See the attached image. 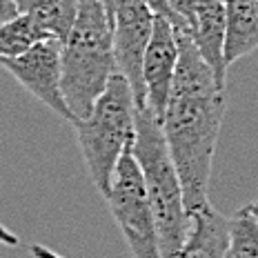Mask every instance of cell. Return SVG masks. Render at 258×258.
<instances>
[{
    "label": "cell",
    "mask_w": 258,
    "mask_h": 258,
    "mask_svg": "<svg viewBox=\"0 0 258 258\" xmlns=\"http://www.w3.org/2000/svg\"><path fill=\"white\" fill-rule=\"evenodd\" d=\"M176 64H178V40L176 29L167 18H156L152 38L143 58V87H145V107L154 118L163 120L165 107L169 100L171 83H174Z\"/></svg>",
    "instance_id": "cell-8"
},
{
    "label": "cell",
    "mask_w": 258,
    "mask_h": 258,
    "mask_svg": "<svg viewBox=\"0 0 258 258\" xmlns=\"http://www.w3.org/2000/svg\"><path fill=\"white\" fill-rule=\"evenodd\" d=\"M141 3L156 16V18H167V20H171V25H174V14H171L167 0H141Z\"/></svg>",
    "instance_id": "cell-16"
},
{
    "label": "cell",
    "mask_w": 258,
    "mask_h": 258,
    "mask_svg": "<svg viewBox=\"0 0 258 258\" xmlns=\"http://www.w3.org/2000/svg\"><path fill=\"white\" fill-rule=\"evenodd\" d=\"M227 258H229V256H227Z\"/></svg>",
    "instance_id": "cell-22"
},
{
    "label": "cell",
    "mask_w": 258,
    "mask_h": 258,
    "mask_svg": "<svg viewBox=\"0 0 258 258\" xmlns=\"http://www.w3.org/2000/svg\"><path fill=\"white\" fill-rule=\"evenodd\" d=\"M229 258H258V220L243 207L227 218Z\"/></svg>",
    "instance_id": "cell-14"
},
{
    "label": "cell",
    "mask_w": 258,
    "mask_h": 258,
    "mask_svg": "<svg viewBox=\"0 0 258 258\" xmlns=\"http://www.w3.org/2000/svg\"><path fill=\"white\" fill-rule=\"evenodd\" d=\"M0 67L7 69L31 96L49 107L53 114L72 122L74 118L64 105L60 91V40L47 38L36 42L16 58H0Z\"/></svg>",
    "instance_id": "cell-7"
},
{
    "label": "cell",
    "mask_w": 258,
    "mask_h": 258,
    "mask_svg": "<svg viewBox=\"0 0 258 258\" xmlns=\"http://www.w3.org/2000/svg\"><path fill=\"white\" fill-rule=\"evenodd\" d=\"M0 245L16 247V245H20V238L12 232V229H7L5 225H0Z\"/></svg>",
    "instance_id": "cell-18"
},
{
    "label": "cell",
    "mask_w": 258,
    "mask_h": 258,
    "mask_svg": "<svg viewBox=\"0 0 258 258\" xmlns=\"http://www.w3.org/2000/svg\"><path fill=\"white\" fill-rule=\"evenodd\" d=\"M225 3V62L232 67L258 49V12L249 0Z\"/></svg>",
    "instance_id": "cell-11"
},
{
    "label": "cell",
    "mask_w": 258,
    "mask_h": 258,
    "mask_svg": "<svg viewBox=\"0 0 258 258\" xmlns=\"http://www.w3.org/2000/svg\"><path fill=\"white\" fill-rule=\"evenodd\" d=\"M18 16V9L12 0H0V25H5L7 20H12Z\"/></svg>",
    "instance_id": "cell-17"
},
{
    "label": "cell",
    "mask_w": 258,
    "mask_h": 258,
    "mask_svg": "<svg viewBox=\"0 0 258 258\" xmlns=\"http://www.w3.org/2000/svg\"><path fill=\"white\" fill-rule=\"evenodd\" d=\"M107 205L111 216L118 223L125 236L129 251L134 258H163L158 245V229L156 218L145 191L143 174L138 169L132 149L120 156L111 178V187L107 191Z\"/></svg>",
    "instance_id": "cell-5"
},
{
    "label": "cell",
    "mask_w": 258,
    "mask_h": 258,
    "mask_svg": "<svg viewBox=\"0 0 258 258\" xmlns=\"http://www.w3.org/2000/svg\"><path fill=\"white\" fill-rule=\"evenodd\" d=\"M189 220V234L176 258H227V218L209 203L203 209H198Z\"/></svg>",
    "instance_id": "cell-10"
},
{
    "label": "cell",
    "mask_w": 258,
    "mask_h": 258,
    "mask_svg": "<svg viewBox=\"0 0 258 258\" xmlns=\"http://www.w3.org/2000/svg\"><path fill=\"white\" fill-rule=\"evenodd\" d=\"M247 209H249V214H251V216H254V218L258 220V201H254V203H251V205H247Z\"/></svg>",
    "instance_id": "cell-19"
},
{
    "label": "cell",
    "mask_w": 258,
    "mask_h": 258,
    "mask_svg": "<svg viewBox=\"0 0 258 258\" xmlns=\"http://www.w3.org/2000/svg\"><path fill=\"white\" fill-rule=\"evenodd\" d=\"M105 3V9H107V14H114V5H116V0H103Z\"/></svg>",
    "instance_id": "cell-20"
},
{
    "label": "cell",
    "mask_w": 258,
    "mask_h": 258,
    "mask_svg": "<svg viewBox=\"0 0 258 258\" xmlns=\"http://www.w3.org/2000/svg\"><path fill=\"white\" fill-rule=\"evenodd\" d=\"M249 3L254 5V7H256V12H258V0H249Z\"/></svg>",
    "instance_id": "cell-21"
},
{
    "label": "cell",
    "mask_w": 258,
    "mask_h": 258,
    "mask_svg": "<svg viewBox=\"0 0 258 258\" xmlns=\"http://www.w3.org/2000/svg\"><path fill=\"white\" fill-rule=\"evenodd\" d=\"M178 64L160 129L185 196L189 218L209 205L214 156L223 125L227 91L218 89L212 69L201 58L187 27H174Z\"/></svg>",
    "instance_id": "cell-1"
},
{
    "label": "cell",
    "mask_w": 258,
    "mask_h": 258,
    "mask_svg": "<svg viewBox=\"0 0 258 258\" xmlns=\"http://www.w3.org/2000/svg\"><path fill=\"white\" fill-rule=\"evenodd\" d=\"M189 36L205 64L212 69L218 89L227 91V62H225V3L198 0L189 25Z\"/></svg>",
    "instance_id": "cell-9"
},
{
    "label": "cell",
    "mask_w": 258,
    "mask_h": 258,
    "mask_svg": "<svg viewBox=\"0 0 258 258\" xmlns=\"http://www.w3.org/2000/svg\"><path fill=\"white\" fill-rule=\"evenodd\" d=\"M136 136L132 145V156L143 174L145 191L152 205L156 229H158V245L163 258H176L178 249L189 234V214L185 209V196L165 143L163 129L152 111L136 109Z\"/></svg>",
    "instance_id": "cell-3"
},
{
    "label": "cell",
    "mask_w": 258,
    "mask_h": 258,
    "mask_svg": "<svg viewBox=\"0 0 258 258\" xmlns=\"http://www.w3.org/2000/svg\"><path fill=\"white\" fill-rule=\"evenodd\" d=\"M18 14L31 16L51 38L64 40L78 12V0H12Z\"/></svg>",
    "instance_id": "cell-12"
},
{
    "label": "cell",
    "mask_w": 258,
    "mask_h": 258,
    "mask_svg": "<svg viewBox=\"0 0 258 258\" xmlns=\"http://www.w3.org/2000/svg\"><path fill=\"white\" fill-rule=\"evenodd\" d=\"M136 105L127 80L114 74L89 116L74 120L80 152L91 182L103 196H107L120 156L132 149L136 136Z\"/></svg>",
    "instance_id": "cell-4"
},
{
    "label": "cell",
    "mask_w": 258,
    "mask_h": 258,
    "mask_svg": "<svg viewBox=\"0 0 258 258\" xmlns=\"http://www.w3.org/2000/svg\"><path fill=\"white\" fill-rule=\"evenodd\" d=\"M114 74L111 16L103 0H78L74 25L60 42V91L74 120L89 116Z\"/></svg>",
    "instance_id": "cell-2"
},
{
    "label": "cell",
    "mask_w": 258,
    "mask_h": 258,
    "mask_svg": "<svg viewBox=\"0 0 258 258\" xmlns=\"http://www.w3.org/2000/svg\"><path fill=\"white\" fill-rule=\"evenodd\" d=\"M47 38L51 36L31 16L18 14L16 18L0 25V58H16Z\"/></svg>",
    "instance_id": "cell-13"
},
{
    "label": "cell",
    "mask_w": 258,
    "mask_h": 258,
    "mask_svg": "<svg viewBox=\"0 0 258 258\" xmlns=\"http://www.w3.org/2000/svg\"><path fill=\"white\" fill-rule=\"evenodd\" d=\"M156 16L141 0H116L111 14V42H114L116 72L127 80L136 109H145L143 58L152 38Z\"/></svg>",
    "instance_id": "cell-6"
},
{
    "label": "cell",
    "mask_w": 258,
    "mask_h": 258,
    "mask_svg": "<svg viewBox=\"0 0 258 258\" xmlns=\"http://www.w3.org/2000/svg\"><path fill=\"white\" fill-rule=\"evenodd\" d=\"M169 3V9L174 14V27H187L189 29L191 20H194V14H196V5L198 0H167Z\"/></svg>",
    "instance_id": "cell-15"
}]
</instances>
